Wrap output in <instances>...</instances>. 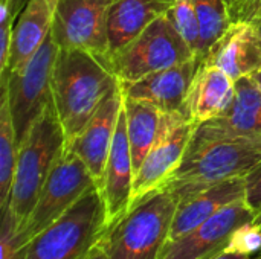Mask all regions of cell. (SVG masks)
Segmentation results:
<instances>
[{
	"mask_svg": "<svg viewBox=\"0 0 261 259\" xmlns=\"http://www.w3.org/2000/svg\"><path fill=\"white\" fill-rule=\"evenodd\" d=\"M119 85L109 55L60 49L52 76V96L67 140L81 133Z\"/></svg>",
	"mask_w": 261,
	"mask_h": 259,
	"instance_id": "cell-1",
	"label": "cell"
},
{
	"mask_svg": "<svg viewBox=\"0 0 261 259\" xmlns=\"http://www.w3.org/2000/svg\"><path fill=\"white\" fill-rule=\"evenodd\" d=\"M260 162L261 137L190 142L180 166L165 188L182 200L220 182L245 177Z\"/></svg>",
	"mask_w": 261,
	"mask_h": 259,
	"instance_id": "cell-2",
	"label": "cell"
},
{
	"mask_svg": "<svg viewBox=\"0 0 261 259\" xmlns=\"http://www.w3.org/2000/svg\"><path fill=\"white\" fill-rule=\"evenodd\" d=\"M66 142L67 139L52 101L32 124L18 147V157L6 208H9L17 218L20 232L23 231L52 168L64 153Z\"/></svg>",
	"mask_w": 261,
	"mask_h": 259,
	"instance_id": "cell-3",
	"label": "cell"
},
{
	"mask_svg": "<svg viewBox=\"0 0 261 259\" xmlns=\"http://www.w3.org/2000/svg\"><path fill=\"white\" fill-rule=\"evenodd\" d=\"M177 197L167 188L132 203L101 240L107 259H159L170 240Z\"/></svg>",
	"mask_w": 261,
	"mask_h": 259,
	"instance_id": "cell-4",
	"label": "cell"
},
{
	"mask_svg": "<svg viewBox=\"0 0 261 259\" xmlns=\"http://www.w3.org/2000/svg\"><path fill=\"white\" fill-rule=\"evenodd\" d=\"M107 227L104 198L99 188L93 186L28 243L26 259H87Z\"/></svg>",
	"mask_w": 261,
	"mask_h": 259,
	"instance_id": "cell-5",
	"label": "cell"
},
{
	"mask_svg": "<svg viewBox=\"0 0 261 259\" xmlns=\"http://www.w3.org/2000/svg\"><path fill=\"white\" fill-rule=\"evenodd\" d=\"M58 52L60 46L50 32L40 49L23 66L2 73V87L8 95L18 147L32 124L54 101L52 76Z\"/></svg>",
	"mask_w": 261,
	"mask_h": 259,
	"instance_id": "cell-6",
	"label": "cell"
},
{
	"mask_svg": "<svg viewBox=\"0 0 261 259\" xmlns=\"http://www.w3.org/2000/svg\"><path fill=\"white\" fill-rule=\"evenodd\" d=\"M194 56V50L165 14L150 23L133 41L110 55V63L121 82H133Z\"/></svg>",
	"mask_w": 261,
	"mask_h": 259,
	"instance_id": "cell-7",
	"label": "cell"
},
{
	"mask_svg": "<svg viewBox=\"0 0 261 259\" xmlns=\"http://www.w3.org/2000/svg\"><path fill=\"white\" fill-rule=\"evenodd\" d=\"M93 186H96V183L86 163L75 151L66 147L44 182L37 203L21 231L24 243H29L37 234L57 221Z\"/></svg>",
	"mask_w": 261,
	"mask_h": 259,
	"instance_id": "cell-8",
	"label": "cell"
},
{
	"mask_svg": "<svg viewBox=\"0 0 261 259\" xmlns=\"http://www.w3.org/2000/svg\"><path fill=\"white\" fill-rule=\"evenodd\" d=\"M196 127L184 113H162L158 139L135 172L132 203L165 188L180 166Z\"/></svg>",
	"mask_w": 261,
	"mask_h": 259,
	"instance_id": "cell-9",
	"label": "cell"
},
{
	"mask_svg": "<svg viewBox=\"0 0 261 259\" xmlns=\"http://www.w3.org/2000/svg\"><path fill=\"white\" fill-rule=\"evenodd\" d=\"M113 0H58L52 37L60 49L109 55L107 18Z\"/></svg>",
	"mask_w": 261,
	"mask_h": 259,
	"instance_id": "cell-10",
	"label": "cell"
},
{
	"mask_svg": "<svg viewBox=\"0 0 261 259\" xmlns=\"http://www.w3.org/2000/svg\"><path fill=\"white\" fill-rule=\"evenodd\" d=\"M255 214L245 200L228 205L200 226L168 241L159 259H210L226 250L234 232L254 220Z\"/></svg>",
	"mask_w": 261,
	"mask_h": 259,
	"instance_id": "cell-11",
	"label": "cell"
},
{
	"mask_svg": "<svg viewBox=\"0 0 261 259\" xmlns=\"http://www.w3.org/2000/svg\"><path fill=\"white\" fill-rule=\"evenodd\" d=\"M220 137H261V85L254 76L236 81L229 108L222 116L199 124L191 142Z\"/></svg>",
	"mask_w": 261,
	"mask_h": 259,
	"instance_id": "cell-12",
	"label": "cell"
},
{
	"mask_svg": "<svg viewBox=\"0 0 261 259\" xmlns=\"http://www.w3.org/2000/svg\"><path fill=\"white\" fill-rule=\"evenodd\" d=\"M122 104L124 95L119 85L104 101V104L93 114L89 124L81 130V133L66 142V147L75 151L86 163L98 188L102 183Z\"/></svg>",
	"mask_w": 261,
	"mask_h": 259,
	"instance_id": "cell-13",
	"label": "cell"
},
{
	"mask_svg": "<svg viewBox=\"0 0 261 259\" xmlns=\"http://www.w3.org/2000/svg\"><path fill=\"white\" fill-rule=\"evenodd\" d=\"M200 63L194 56L190 61L150 73L138 81L121 82L122 93L127 98L147 101L162 113L185 114V102Z\"/></svg>",
	"mask_w": 261,
	"mask_h": 259,
	"instance_id": "cell-14",
	"label": "cell"
},
{
	"mask_svg": "<svg viewBox=\"0 0 261 259\" xmlns=\"http://www.w3.org/2000/svg\"><path fill=\"white\" fill-rule=\"evenodd\" d=\"M133 180H135V168H133L130 142L127 136L125 110L122 104L113 143L110 148V154L102 177V183L99 186L106 205L107 226L113 224L128 211L133 195Z\"/></svg>",
	"mask_w": 261,
	"mask_h": 259,
	"instance_id": "cell-15",
	"label": "cell"
},
{
	"mask_svg": "<svg viewBox=\"0 0 261 259\" xmlns=\"http://www.w3.org/2000/svg\"><path fill=\"white\" fill-rule=\"evenodd\" d=\"M203 63L220 67L234 81L261 70V37L251 21H232Z\"/></svg>",
	"mask_w": 261,
	"mask_h": 259,
	"instance_id": "cell-16",
	"label": "cell"
},
{
	"mask_svg": "<svg viewBox=\"0 0 261 259\" xmlns=\"http://www.w3.org/2000/svg\"><path fill=\"white\" fill-rule=\"evenodd\" d=\"M240 200H245V177L220 182L179 200L168 241L179 240L220 209Z\"/></svg>",
	"mask_w": 261,
	"mask_h": 259,
	"instance_id": "cell-17",
	"label": "cell"
},
{
	"mask_svg": "<svg viewBox=\"0 0 261 259\" xmlns=\"http://www.w3.org/2000/svg\"><path fill=\"white\" fill-rule=\"evenodd\" d=\"M234 95L236 81L220 67L202 61L185 102V114L197 125L216 119L229 108Z\"/></svg>",
	"mask_w": 261,
	"mask_h": 259,
	"instance_id": "cell-18",
	"label": "cell"
},
{
	"mask_svg": "<svg viewBox=\"0 0 261 259\" xmlns=\"http://www.w3.org/2000/svg\"><path fill=\"white\" fill-rule=\"evenodd\" d=\"M57 3L58 0H28L14 23L6 72L23 66L44 43L52 29Z\"/></svg>",
	"mask_w": 261,
	"mask_h": 259,
	"instance_id": "cell-19",
	"label": "cell"
},
{
	"mask_svg": "<svg viewBox=\"0 0 261 259\" xmlns=\"http://www.w3.org/2000/svg\"><path fill=\"white\" fill-rule=\"evenodd\" d=\"M174 0H113L109 8V56L133 41L150 23L165 15Z\"/></svg>",
	"mask_w": 261,
	"mask_h": 259,
	"instance_id": "cell-20",
	"label": "cell"
},
{
	"mask_svg": "<svg viewBox=\"0 0 261 259\" xmlns=\"http://www.w3.org/2000/svg\"><path fill=\"white\" fill-rule=\"evenodd\" d=\"M124 110L127 119V136L133 157V168L136 172L158 139L162 111L147 101L127 96H124Z\"/></svg>",
	"mask_w": 261,
	"mask_h": 259,
	"instance_id": "cell-21",
	"label": "cell"
},
{
	"mask_svg": "<svg viewBox=\"0 0 261 259\" xmlns=\"http://www.w3.org/2000/svg\"><path fill=\"white\" fill-rule=\"evenodd\" d=\"M17 157H18V143H17L15 130L9 111L8 95L6 90L2 87V104H0V208L2 209L8 206Z\"/></svg>",
	"mask_w": 261,
	"mask_h": 259,
	"instance_id": "cell-22",
	"label": "cell"
},
{
	"mask_svg": "<svg viewBox=\"0 0 261 259\" xmlns=\"http://www.w3.org/2000/svg\"><path fill=\"white\" fill-rule=\"evenodd\" d=\"M200 26V41L196 56L202 61L219 38L232 24L225 0H193Z\"/></svg>",
	"mask_w": 261,
	"mask_h": 259,
	"instance_id": "cell-23",
	"label": "cell"
},
{
	"mask_svg": "<svg viewBox=\"0 0 261 259\" xmlns=\"http://www.w3.org/2000/svg\"><path fill=\"white\" fill-rule=\"evenodd\" d=\"M168 18L179 31V34L185 38L190 47L197 53L199 41H200V26L197 12L193 0H174L173 6L167 12Z\"/></svg>",
	"mask_w": 261,
	"mask_h": 259,
	"instance_id": "cell-24",
	"label": "cell"
},
{
	"mask_svg": "<svg viewBox=\"0 0 261 259\" xmlns=\"http://www.w3.org/2000/svg\"><path fill=\"white\" fill-rule=\"evenodd\" d=\"M17 218L9 208L2 211V227H0V259L11 258L18 249L26 246Z\"/></svg>",
	"mask_w": 261,
	"mask_h": 259,
	"instance_id": "cell-25",
	"label": "cell"
},
{
	"mask_svg": "<svg viewBox=\"0 0 261 259\" xmlns=\"http://www.w3.org/2000/svg\"><path fill=\"white\" fill-rule=\"evenodd\" d=\"M226 250L243 253L248 256H255L257 252H261V232L254 220L243 224L234 232Z\"/></svg>",
	"mask_w": 261,
	"mask_h": 259,
	"instance_id": "cell-26",
	"label": "cell"
},
{
	"mask_svg": "<svg viewBox=\"0 0 261 259\" xmlns=\"http://www.w3.org/2000/svg\"><path fill=\"white\" fill-rule=\"evenodd\" d=\"M14 23L15 17L11 9V0H0V73L8 69Z\"/></svg>",
	"mask_w": 261,
	"mask_h": 259,
	"instance_id": "cell-27",
	"label": "cell"
},
{
	"mask_svg": "<svg viewBox=\"0 0 261 259\" xmlns=\"http://www.w3.org/2000/svg\"><path fill=\"white\" fill-rule=\"evenodd\" d=\"M245 202L255 215L261 211V162L245 176Z\"/></svg>",
	"mask_w": 261,
	"mask_h": 259,
	"instance_id": "cell-28",
	"label": "cell"
},
{
	"mask_svg": "<svg viewBox=\"0 0 261 259\" xmlns=\"http://www.w3.org/2000/svg\"><path fill=\"white\" fill-rule=\"evenodd\" d=\"M261 12V0H242L232 21H252Z\"/></svg>",
	"mask_w": 261,
	"mask_h": 259,
	"instance_id": "cell-29",
	"label": "cell"
},
{
	"mask_svg": "<svg viewBox=\"0 0 261 259\" xmlns=\"http://www.w3.org/2000/svg\"><path fill=\"white\" fill-rule=\"evenodd\" d=\"M252 256H248V255H243V253H236V252H229V250H225L216 256L210 259H251Z\"/></svg>",
	"mask_w": 261,
	"mask_h": 259,
	"instance_id": "cell-30",
	"label": "cell"
},
{
	"mask_svg": "<svg viewBox=\"0 0 261 259\" xmlns=\"http://www.w3.org/2000/svg\"><path fill=\"white\" fill-rule=\"evenodd\" d=\"M26 3H28V0H11V9H12V14L15 18L21 12V9L24 8Z\"/></svg>",
	"mask_w": 261,
	"mask_h": 259,
	"instance_id": "cell-31",
	"label": "cell"
},
{
	"mask_svg": "<svg viewBox=\"0 0 261 259\" xmlns=\"http://www.w3.org/2000/svg\"><path fill=\"white\" fill-rule=\"evenodd\" d=\"M87 259H107V255H106V252H104V249H102V246H101V243H99V246L89 255V258Z\"/></svg>",
	"mask_w": 261,
	"mask_h": 259,
	"instance_id": "cell-32",
	"label": "cell"
},
{
	"mask_svg": "<svg viewBox=\"0 0 261 259\" xmlns=\"http://www.w3.org/2000/svg\"><path fill=\"white\" fill-rule=\"evenodd\" d=\"M225 2H226V5L229 8V14H231V20H232V15L237 11V8H239V5H240L242 0H225Z\"/></svg>",
	"mask_w": 261,
	"mask_h": 259,
	"instance_id": "cell-33",
	"label": "cell"
},
{
	"mask_svg": "<svg viewBox=\"0 0 261 259\" xmlns=\"http://www.w3.org/2000/svg\"><path fill=\"white\" fill-rule=\"evenodd\" d=\"M26 252H28V244L26 246H23L21 249H18L11 258L8 259H26Z\"/></svg>",
	"mask_w": 261,
	"mask_h": 259,
	"instance_id": "cell-34",
	"label": "cell"
},
{
	"mask_svg": "<svg viewBox=\"0 0 261 259\" xmlns=\"http://www.w3.org/2000/svg\"><path fill=\"white\" fill-rule=\"evenodd\" d=\"M251 23H252V24L255 26L257 32L260 34V37H261V12L258 14V15H257V17H255V18H254V20H252V21H251Z\"/></svg>",
	"mask_w": 261,
	"mask_h": 259,
	"instance_id": "cell-35",
	"label": "cell"
},
{
	"mask_svg": "<svg viewBox=\"0 0 261 259\" xmlns=\"http://www.w3.org/2000/svg\"><path fill=\"white\" fill-rule=\"evenodd\" d=\"M254 223L257 224V227L260 229V232H261V211L254 217Z\"/></svg>",
	"mask_w": 261,
	"mask_h": 259,
	"instance_id": "cell-36",
	"label": "cell"
},
{
	"mask_svg": "<svg viewBox=\"0 0 261 259\" xmlns=\"http://www.w3.org/2000/svg\"><path fill=\"white\" fill-rule=\"evenodd\" d=\"M254 78H255V79L258 81V84H260V85H261V70H260V72H258V73H255V75H254Z\"/></svg>",
	"mask_w": 261,
	"mask_h": 259,
	"instance_id": "cell-37",
	"label": "cell"
},
{
	"mask_svg": "<svg viewBox=\"0 0 261 259\" xmlns=\"http://www.w3.org/2000/svg\"><path fill=\"white\" fill-rule=\"evenodd\" d=\"M251 259H260V256H258V253H257L255 256H252V258H251Z\"/></svg>",
	"mask_w": 261,
	"mask_h": 259,
	"instance_id": "cell-38",
	"label": "cell"
},
{
	"mask_svg": "<svg viewBox=\"0 0 261 259\" xmlns=\"http://www.w3.org/2000/svg\"><path fill=\"white\" fill-rule=\"evenodd\" d=\"M258 256H260V259H261V252H260V253H258Z\"/></svg>",
	"mask_w": 261,
	"mask_h": 259,
	"instance_id": "cell-39",
	"label": "cell"
}]
</instances>
